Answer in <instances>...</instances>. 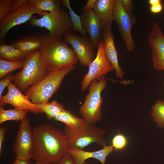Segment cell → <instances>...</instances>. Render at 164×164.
<instances>
[{
	"mask_svg": "<svg viewBox=\"0 0 164 164\" xmlns=\"http://www.w3.org/2000/svg\"><path fill=\"white\" fill-rule=\"evenodd\" d=\"M32 129L33 159L36 162L56 164L68 150L63 130L48 123L36 126Z\"/></svg>",
	"mask_w": 164,
	"mask_h": 164,
	"instance_id": "obj_1",
	"label": "cell"
},
{
	"mask_svg": "<svg viewBox=\"0 0 164 164\" xmlns=\"http://www.w3.org/2000/svg\"><path fill=\"white\" fill-rule=\"evenodd\" d=\"M40 57L47 72L62 70L77 63L74 50L61 38L51 36L49 33L40 34Z\"/></svg>",
	"mask_w": 164,
	"mask_h": 164,
	"instance_id": "obj_2",
	"label": "cell"
},
{
	"mask_svg": "<svg viewBox=\"0 0 164 164\" xmlns=\"http://www.w3.org/2000/svg\"><path fill=\"white\" fill-rule=\"evenodd\" d=\"M76 67L74 65L62 70L47 72L39 82L28 88L24 94L35 104L49 102L60 87L65 76Z\"/></svg>",
	"mask_w": 164,
	"mask_h": 164,
	"instance_id": "obj_3",
	"label": "cell"
},
{
	"mask_svg": "<svg viewBox=\"0 0 164 164\" xmlns=\"http://www.w3.org/2000/svg\"><path fill=\"white\" fill-rule=\"evenodd\" d=\"M63 131L66 137L68 149H83L92 143L104 147L107 142L104 136L106 130L85 122L80 127L72 128L65 126Z\"/></svg>",
	"mask_w": 164,
	"mask_h": 164,
	"instance_id": "obj_4",
	"label": "cell"
},
{
	"mask_svg": "<svg viewBox=\"0 0 164 164\" xmlns=\"http://www.w3.org/2000/svg\"><path fill=\"white\" fill-rule=\"evenodd\" d=\"M47 72L42 63L39 50L29 53L22 70L14 75L12 83L22 93L41 80Z\"/></svg>",
	"mask_w": 164,
	"mask_h": 164,
	"instance_id": "obj_5",
	"label": "cell"
},
{
	"mask_svg": "<svg viewBox=\"0 0 164 164\" xmlns=\"http://www.w3.org/2000/svg\"><path fill=\"white\" fill-rule=\"evenodd\" d=\"M29 23L32 26L46 29L51 36L57 38H61L65 33L73 31L69 13L62 7L53 12L43 11V15L39 18L33 15Z\"/></svg>",
	"mask_w": 164,
	"mask_h": 164,
	"instance_id": "obj_6",
	"label": "cell"
},
{
	"mask_svg": "<svg viewBox=\"0 0 164 164\" xmlns=\"http://www.w3.org/2000/svg\"><path fill=\"white\" fill-rule=\"evenodd\" d=\"M107 84V80L103 77L99 80H93L89 85L88 93L79 108L80 113L86 122L94 125L101 120V94Z\"/></svg>",
	"mask_w": 164,
	"mask_h": 164,
	"instance_id": "obj_7",
	"label": "cell"
},
{
	"mask_svg": "<svg viewBox=\"0 0 164 164\" xmlns=\"http://www.w3.org/2000/svg\"><path fill=\"white\" fill-rule=\"evenodd\" d=\"M34 14L41 17L43 12L38 10L30 0H27L15 11L0 20V44L5 43L6 36L10 29L29 20Z\"/></svg>",
	"mask_w": 164,
	"mask_h": 164,
	"instance_id": "obj_8",
	"label": "cell"
},
{
	"mask_svg": "<svg viewBox=\"0 0 164 164\" xmlns=\"http://www.w3.org/2000/svg\"><path fill=\"white\" fill-rule=\"evenodd\" d=\"M13 147L16 158L27 160L33 159V129L30 119L27 116L20 121Z\"/></svg>",
	"mask_w": 164,
	"mask_h": 164,
	"instance_id": "obj_9",
	"label": "cell"
},
{
	"mask_svg": "<svg viewBox=\"0 0 164 164\" xmlns=\"http://www.w3.org/2000/svg\"><path fill=\"white\" fill-rule=\"evenodd\" d=\"M88 67V71L84 76L81 83L82 91L87 88L92 81L99 80L108 72L114 70L105 56L102 37L97 48L96 56Z\"/></svg>",
	"mask_w": 164,
	"mask_h": 164,
	"instance_id": "obj_10",
	"label": "cell"
},
{
	"mask_svg": "<svg viewBox=\"0 0 164 164\" xmlns=\"http://www.w3.org/2000/svg\"><path fill=\"white\" fill-rule=\"evenodd\" d=\"M114 20L116 23L119 32L127 50L132 51L135 48V43L132 35V28L137 21L135 17H132L125 11L121 0H115Z\"/></svg>",
	"mask_w": 164,
	"mask_h": 164,
	"instance_id": "obj_11",
	"label": "cell"
},
{
	"mask_svg": "<svg viewBox=\"0 0 164 164\" xmlns=\"http://www.w3.org/2000/svg\"><path fill=\"white\" fill-rule=\"evenodd\" d=\"M63 36L64 41L73 47L81 64L88 66L95 57L90 40L87 37L80 36L71 32L65 33Z\"/></svg>",
	"mask_w": 164,
	"mask_h": 164,
	"instance_id": "obj_12",
	"label": "cell"
},
{
	"mask_svg": "<svg viewBox=\"0 0 164 164\" xmlns=\"http://www.w3.org/2000/svg\"><path fill=\"white\" fill-rule=\"evenodd\" d=\"M148 42L152 51L153 68L157 70H164V35L156 22L152 23Z\"/></svg>",
	"mask_w": 164,
	"mask_h": 164,
	"instance_id": "obj_13",
	"label": "cell"
},
{
	"mask_svg": "<svg viewBox=\"0 0 164 164\" xmlns=\"http://www.w3.org/2000/svg\"><path fill=\"white\" fill-rule=\"evenodd\" d=\"M102 37L104 41L105 55L115 71L116 77L123 80L124 72L120 66L118 53L114 44V38L112 30V23L102 21Z\"/></svg>",
	"mask_w": 164,
	"mask_h": 164,
	"instance_id": "obj_14",
	"label": "cell"
},
{
	"mask_svg": "<svg viewBox=\"0 0 164 164\" xmlns=\"http://www.w3.org/2000/svg\"><path fill=\"white\" fill-rule=\"evenodd\" d=\"M83 29L90 36L94 50L98 48L102 38V21L93 9L84 11L80 16Z\"/></svg>",
	"mask_w": 164,
	"mask_h": 164,
	"instance_id": "obj_15",
	"label": "cell"
},
{
	"mask_svg": "<svg viewBox=\"0 0 164 164\" xmlns=\"http://www.w3.org/2000/svg\"><path fill=\"white\" fill-rule=\"evenodd\" d=\"M114 150L111 145H106L101 149L94 151H87L75 148L68 149L67 153L72 157L76 164H85V160L90 158L95 159L100 161L101 164H105L107 157Z\"/></svg>",
	"mask_w": 164,
	"mask_h": 164,
	"instance_id": "obj_16",
	"label": "cell"
},
{
	"mask_svg": "<svg viewBox=\"0 0 164 164\" xmlns=\"http://www.w3.org/2000/svg\"><path fill=\"white\" fill-rule=\"evenodd\" d=\"M8 91L12 96V106L14 108L29 111L34 114L43 113L37 108L27 97L11 82L7 87Z\"/></svg>",
	"mask_w": 164,
	"mask_h": 164,
	"instance_id": "obj_17",
	"label": "cell"
},
{
	"mask_svg": "<svg viewBox=\"0 0 164 164\" xmlns=\"http://www.w3.org/2000/svg\"><path fill=\"white\" fill-rule=\"evenodd\" d=\"M114 2L115 0H96L93 10L102 21L112 24Z\"/></svg>",
	"mask_w": 164,
	"mask_h": 164,
	"instance_id": "obj_18",
	"label": "cell"
},
{
	"mask_svg": "<svg viewBox=\"0 0 164 164\" xmlns=\"http://www.w3.org/2000/svg\"><path fill=\"white\" fill-rule=\"evenodd\" d=\"M11 45L18 50L25 53H29L39 50L41 46L40 34L19 39L13 42Z\"/></svg>",
	"mask_w": 164,
	"mask_h": 164,
	"instance_id": "obj_19",
	"label": "cell"
},
{
	"mask_svg": "<svg viewBox=\"0 0 164 164\" xmlns=\"http://www.w3.org/2000/svg\"><path fill=\"white\" fill-rule=\"evenodd\" d=\"M28 53L21 51L11 45L0 44V59L11 61H25Z\"/></svg>",
	"mask_w": 164,
	"mask_h": 164,
	"instance_id": "obj_20",
	"label": "cell"
},
{
	"mask_svg": "<svg viewBox=\"0 0 164 164\" xmlns=\"http://www.w3.org/2000/svg\"><path fill=\"white\" fill-rule=\"evenodd\" d=\"M38 108L44 113L48 119H54L58 114L65 110L63 104L56 100L40 104H35Z\"/></svg>",
	"mask_w": 164,
	"mask_h": 164,
	"instance_id": "obj_21",
	"label": "cell"
},
{
	"mask_svg": "<svg viewBox=\"0 0 164 164\" xmlns=\"http://www.w3.org/2000/svg\"><path fill=\"white\" fill-rule=\"evenodd\" d=\"M54 119L63 123L65 126L72 128H78L85 121L82 118H78L70 111L65 109L58 114Z\"/></svg>",
	"mask_w": 164,
	"mask_h": 164,
	"instance_id": "obj_22",
	"label": "cell"
},
{
	"mask_svg": "<svg viewBox=\"0 0 164 164\" xmlns=\"http://www.w3.org/2000/svg\"><path fill=\"white\" fill-rule=\"evenodd\" d=\"M29 111L14 108L5 109L0 106V124L8 121H21L27 116Z\"/></svg>",
	"mask_w": 164,
	"mask_h": 164,
	"instance_id": "obj_23",
	"label": "cell"
},
{
	"mask_svg": "<svg viewBox=\"0 0 164 164\" xmlns=\"http://www.w3.org/2000/svg\"><path fill=\"white\" fill-rule=\"evenodd\" d=\"M27 0H0V20L13 12L25 3Z\"/></svg>",
	"mask_w": 164,
	"mask_h": 164,
	"instance_id": "obj_24",
	"label": "cell"
},
{
	"mask_svg": "<svg viewBox=\"0 0 164 164\" xmlns=\"http://www.w3.org/2000/svg\"><path fill=\"white\" fill-rule=\"evenodd\" d=\"M151 115L159 128H164V101L159 99L152 105Z\"/></svg>",
	"mask_w": 164,
	"mask_h": 164,
	"instance_id": "obj_25",
	"label": "cell"
},
{
	"mask_svg": "<svg viewBox=\"0 0 164 164\" xmlns=\"http://www.w3.org/2000/svg\"><path fill=\"white\" fill-rule=\"evenodd\" d=\"M61 1L64 6L68 9L69 14L73 25V31L77 32L82 36H85L87 33L82 27L81 17L73 10L71 6L69 0H62Z\"/></svg>",
	"mask_w": 164,
	"mask_h": 164,
	"instance_id": "obj_26",
	"label": "cell"
},
{
	"mask_svg": "<svg viewBox=\"0 0 164 164\" xmlns=\"http://www.w3.org/2000/svg\"><path fill=\"white\" fill-rule=\"evenodd\" d=\"M39 10L53 12L61 7L62 1L59 0H30Z\"/></svg>",
	"mask_w": 164,
	"mask_h": 164,
	"instance_id": "obj_27",
	"label": "cell"
},
{
	"mask_svg": "<svg viewBox=\"0 0 164 164\" xmlns=\"http://www.w3.org/2000/svg\"><path fill=\"white\" fill-rule=\"evenodd\" d=\"M25 61H11L0 59V78L12 71L22 68Z\"/></svg>",
	"mask_w": 164,
	"mask_h": 164,
	"instance_id": "obj_28",
	"label": "cell"
},
{
	"mask_svg": "<svg viewBox=\"0 0 164 164\" xmlns=\"http://www.w3.org/2000/svg\"><path fill=\"white\" fill-rule=\"evenodd\" d=\"M112 143L114 150H122L127 145V139L122 134L118 133L113 137Z\"/></svg>",
	"mask_w": 164,
	"mask_h": 164,
	"instance_id": "obj_29",
	"label": "cell"
},
{
	"mask_svg": "<svg viewBox=\"0 0 164 164\" xmlns=\"http://www.w3.org/2000/svg\"><path fill=\"white\" fill-rule=\"evenodd\" d=\"M14 75L11 73L1 79L0 80V98L2 96V93L6 87L12 81L14 78Z\"/></svg>",
	"mask_w": 164,
	"mask_h": 164,
	"instance_id": "obj_30",
	"label": "cell"
},
{
	"mask_svg": "<svg viewBox=\"0 0 164 164\" xmlns=\"http://www.w3.org/2000/svg\"><path fill=\"white\" fill-rule=\"evenodd\" d=\"M123 7L126 12L131 16L135 17L133 13V1L132 0H121Z\"/></svg>",
	"mask_w": 164,
	"mask_h": 164,
	"instance_id": "obj_31",
	"label": "cell"
},
{
	"mask_svg": "<svg viewBox=\"0 0 164 164\" xmlns=\"http://www.w3.org/2000/svg\"><path fill=\"white\" fill-rule=\"evenodd\" d=\"M56 164H76L72 157L67 152Z\"/></svg>",
	"mask_w": 164,
	"mask_h": 164,
	"instance_id": "obj_32",
	"label": "cell"
},
{
	"mask_svg": "<svg viewBox=\"0 0 164 164\" xmlns=\"http://www.w3.org/2000/svg\"><path fill=\"white\" fill-rule=\"evenodd\" d=\"M8 128L5 126H2L0 127V154L2 153L3 143L5 139V135L8 130Z\"/></svg>",
	"mask_w": 164,
	"mask_h": 164,
	"instance_id": "obj_33",
	"label": "cell"
},
{
	"mask_svg": "<svg viewBox=\"0 0 164 164\" xmlns=\"http://www.w3.org/2000/svg\"><path fill=\"white\" fill-rule=\"evenodd\" d=\"M162 6L161 3L151 5L150 11L153 13H157L161 12Z\"/></svg>",
	"mask_w": 164,
	"mask_h": 164,
	"instance_id": "obj_34",
	"label": "cell"
},
{
	"mask_svg": "<svg viewBox=\"0 0 164 164\" xmlns=\"http://www.w3.org/2000/svg\"><path fill=\"white\" fill-rule=\"evenodd\" d=\"M96 1V0H88L86 5L83 8V11L93 9Z\"/></svg>",
	"mask_w": 164,
	"mask_h": 164,
	"instance_id": "obj_35",
	"label": "cell"
},
{
	"mask_svg": "<svg viewBox=\"0 0 164 164\" xmlns=\"http://www.w3.org/2000/svg\"><path fill=\"white\" fill-rule=\"evenodd\" d=\"M12 164H32L30 160L16 158Z\"/></svg>",
	"mask_w": 164,
	"mask_h": 164,
	"instance_id": "obj_36",
	"label": "cell"
},
{
	"mask_svg": "<svg viewBox=\"0 0 164 164\" xmlns=\"http://www.w3.org/2000/svg\"><path fill=\"white\" fill-rule=\"evenodd\" d=\"M149 2L151 5H155L161 3V1L160 0H149Z\"/></svg>",
	"mask_w": 164,
	"mask_h": 164,
	"instance_id": "obj_37",
	"label": "cell"
},
{
	"mask_svg": "<svg viewBox=\"0 0 164 164\" xmlns=\"http://www.w3.org/2000/svg\"><path fill=\"white\" fill-rule=\"evenodd\" d=\"M36 164H52L36 162Z\"/></svg>",
	"mask_w": 164,
	"mask_h": 164,
	"instance_id": "obj_38",
	"label": "cell"
},
{
	"mask_svg": "<svg viewBox=\"0 0 164 164\" xmlns=\"http://www.w3.org/2000/svg\"><path fill=\"white\" fill-rule=\"evenodd\" d=\"M162 85H163V87H164V82H163V83Z\"/></svg>",
	"mask_w": 164,
	"mask_h": 164,
	"instance_id": "obj_39",
	"label": "cell"
}]
</instances>
